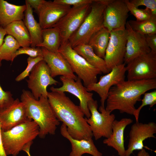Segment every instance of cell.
<instances>
[{"mask_svg": "<svg viewBox=\"0 0 156 156\" xmlns=\"http://www.w3.org/2000/svg\"><path fill=\"white\" fill-rule=\"evenodd\" d=\"M94 0H54L57 3L72 7H78L85 5L91 4Z\"/></svg>", "mask_w": 156, "mask_h": 156, "instance_id": "obj_36", "label": "cell"}, {"mask_svg": "<svg viewBox=\"0 0 156 156\" xmlns=\"http://www.w3.org/2000/svg\"><path fill=\"white\" fill-rule=\"evenodd\" d=\"M156 133V124L154 122L147 123L136 122L131 126L129 133L127 149L125 156H130L135 150L143 149V142L148 138H156L154 134Z\"/></svg>", "mask_w": 156, "mask_h": 156, "instance_id": "obj_15", "label": "cell"}, {"mask_svg": "<svg viewBox=\"0 0 156 156\" xmlns=\"http://www.w3.org/2000/svg\"><path fill=\"white\" fill-rule=\"evenodd\" d=\"M43 60L42 55L38 56L35 58L29 57L27 59V66L25 69L16 78V81H20L29 76L34 66L39 62Z\"/></svg>", "mask_w": 156, "mask_h": 156, "instance_id": "obj_32", "label": "cell"}, {"mask_svg": "<svg viewBox=\"0 0 156 156\" xmlns=\"http://www.w3.org/2000/svg\"><path fill=\"white\" fill-rule=\"evenodd\" d=\"M112 0H94L90 11L77 30L68 42L73 48L83 44H88L91 37L104 27V13L107 5Z\"/></svg>", "mask_w": 156, "mask_h": 156, "instance_id": "obj_5", "label": "cell"}, {"mask_svg": "<svg viewBox=\"0 0 156 156\" xmlns=\"http://www.w3.org/2000/svg\"><path fill=\"white\" fill-rule=\"evenodd\" d=\"M98 102L93 99L88 103V109L91 114L89 118H86L93 136L96 140L103 137L107 138L112 133V125L115 120L114 114L107 111L105 107L100 106L97 110Z\"/></svg>", "mask_w": 156, "mask_h": 156, "instance_id": "obj_7", "label": "cell"}, {"mask_svg": "<svg viewBox=\"0 0 156 156\" xmlns=\"http://www.w3.org/2000/svg\"><path fill=\"white\" fill-rule=\"evenodd\" d=\"M39 133L37 124L31 120L10 129L1 131L2 140L6 155L17 156L21 151L30 149L33 141Z\"/></svg>", "mask_w": 156, "mask_h": 156, "instance_id": "obj_4", "label": "cell"}, {"mask_svg": "<svg viewBox=\"0 0 156 156\" xmlns=\"http://www.w3.org/2000/svg\"><path fill=\"white\" fill-rule=\"evenodd\" d=\"M129 1L137 8L140 6H145L151 11L153 16H156V0H131Z\"/></svg>", "mask_w": 156, "mask_h": 156, "instance_id": "obj_35", "label": "cell"}, {"mask_svg": "<svg viewBox=\"0 0 156 156\" xmlns=\"http://www.w3.org/2000/svg\"><path fill=\"white\" fill-rule=\"evenodd\" d=\"M127 37L126 29H114L110 32L104 59L109 72L115 66L124 63Z\"/></svg>", "mask_w": 156, "mask_h": 156, "instance_id": "obj_11", "label": "cell"}, {"mask_svg": "<svg viewBox=\"0 0 156 156\" xmlns=\"http://www.w3.org/2000/svg\"><path fill=\"white\" fill-rule=\"evenodd\" d=\"M6 34H7L4 29L0 27V47L3 43L4 37Z\"/></svg>", "mask_w": 156, "mask_h": 156, "instance_id": "obj_40", "label": "cell"}, {"mask_svg": "<svg viewBox=\"0 0 156 156\" xmlns=\"http://www.w3.org/2000/svg\"><path fill=\"white\" fill-rule=\"evenodd\" d=\"M43 60L46 63L53 78L61 75L75 81L77 77L74 74L69 63L59 51L55 53L41 47Z\"/></svg>", "mask_w": 156, "mask_h": 156, "instance_id": "obj_18", "label": "cell"}, {"mask_svg": "<svg viewBox=\"0 0 156 156\" xmlns=\"http://www.w3.org/2000/svg\"><path fill=\"white\" fill-rule=\"evenodd\" d=\"M31 120L28 117L24 104L18 98L14 100L9 106L0 110V123L2 131L9 130Z\"/></svg>", "mask_w": 156, "mask_h": 156, "instance_id": "obj_17", "label": "cell"}, {"mask_svg": "<svg viewBox=\"0 0 156 156\" xmlns=\"http://www.w3.org/2000/svg\"><path fill=\"white\" fill-rule=\"evenodd\" d=\"M25 2L26 8L23 21L29 34L31 41V47H38L42 42V29L34 18L33 9L26 0Z\"/></svg>", "mask_w": 156, "mask_h": 156, "instance_id": "obj_23", "label": "cell"}, {"mask_svg": "<svg viewBox=\"0 0 156 156\" xmlns=\"http://www.w3.org/2000/svg\"><path fill=\"white\" fill-rule=\"evenodd\" d=\"M60 133L71 144L72 151L69 156H82L86 153L93 156H102V153L98 151L92 138L78 140L73 138L68 133L67 127L63 123L60 127Z\"/></svg>", "mask_w": 156, "mask_h": 156, "instance_id": "obj_21", "label": "cell"}, {"mask_svg": "<svg viewBox=\"0 0 156 156\" xmlns=\"http://www.w3.org/2000/svg\"><path fill=\"white\" fill-rule=\"evenodd\" d=\"M60 80L62 83V86L58 88L53 86L50 88L51 91L64 92H68L76 96L79 100V105L86 118H89L91 114L88 108V103L93 99V93L88 91L83 85L81 80L77 77L74 79L63 76L60 77Z\"/></svg>", "mask_w": 156, "mask_h": 156, "instance_id": "obj_13", "label": "cell"}, {"mask_svg": "<svg viewBox=\"0 0 156 156\" xmlns=\"http://www.w3.org/2000/svg\"><path fill=\"white\" fill-rule=\"evenodd\" d=\"M44 0H26V1L29 4L31 7L34 9V11L37 14L38 9Z\"/></svg>", "mask_w": 156, "mask_h": 156, "instance_id": "obj_38", "label": "cell"}, {"mask_svg": "<svg viewBox=\"0 0 156 156\" xmlns=\"http://www.w3.org/2000/svg\"><path fill=\"white\" fill-rule=\"evenodd\" d=\"M70 6L61 5L53 1H44L37 14L42 29L52 27L69 10Z\"/></svg>", "mask_w": 156, "mask_h": 156, "instance_id": "obj_16", "label": "cell"}, {"mask_svg": "<svg viewBox=\"0 0 156 156\" xmlns=\"http://www.w3.org/2000/svg\"><path fill=\"white\" fill-rule=\"evenodd\" d=\"M126 66L128 80L156 79V53L151 51L140 55Z\"/></svg>", "mask_w": 156, "mask_h": 156, "instance_id": "obj_9", "label": "cell"}, {"mask_svg": "<svg viewBox=\"0 0 156 156\" xmlns=\"http://www.w3.org/2000/svg\"><path fill=\"white\" fill-rule=\"evenodd\" d=\"M58 51L66 60L86 87L97 82V76L102 73L101 72L78 53L68 41L61 44Z\"/></svg>", "mask_w": 156, "mask_h": 156, "instance_id": "obj_6", "label": "cell"}, {"mask_svg": "<svg viewBox=\"0 0 156 156\" xmlns=\"http://www.w3.org/2000/svg\"><path fill=\"white\" fill-rule=\"evenodd\" d=\"M25 152L26 153L28 156H31L29 152V151H26Z\"/></svg>", "mask_w": 156, "mask_h": 156, "instance_id": "obj_41", "label": "cell"}, {"mask_svg": "<svg viewBox=\"0 0 156 156\" xmlns=\"http://www.w3.org/2000/svg\"><path fill=\"white\" fill-rule=\"evenodd\" d=\"M26 8L25 5H16L0 0V27L4 28L13 22L23 20Z\"/></svg>", "mask_w": 156, "mask_h": 156, "instance_id": "obj_22", "label": "cell"}, {"mask_svg": "<svg viewBox=\"0 0 156 156\" xmlns=\"http://www.w3.org/2000/svg\"><path fill=\"white\" fill-rule=\"evenodd\" d=\"M73 49L88 63L99 70L102 73L106 74L109 72L104 59L98 56L88 44L79 45Z\"/></svg>", "mask_w": 156, "mask_h": 156, "instance_id": "obj_25", "label": "cell"}, {"mask_svg": "<svg viewBox=\"0 0 156 156\" xmlns=\"http://www.w3.org/2000/svg\"><path fill=\"white\" fill-rule=\"evenodd\" d=\"M1 128L0 123V156H8L6 154L3 147L1 135Z\"/></svg>", "mask_w": 156, "mask_h": 156, "instance_id": "obj_39", "label": "cell"}, {"mask_svg": "<svg viewBox=\"0 0 156 156\" xmlns=\"http://www.w3.org/2000/svg\"><path fill=\"white\" fill-rule=\"evenodd\" d=\"M21 101L25 106L28 118L38 125L40 138H44L49 134H55L60 122L55 116L47 97L42 96L36 100L31 92L23 90Z\"/></svg>", "mask_w": 156, "mask_h": 156, "instance_id": "obj_3", "label": "cell"}, {"mask_svg": "<svg viewBox=\"0 0 156 156\" xmlns=\"http://www.w3.org/2000/svg\"><path fill=\"white\" fill-rule=\"evenodd\" d=\"M42 42L38 47L44 48L55 53L58 52L61 44V37L58 29L55 27L42 29Z\"/></svg>", "mask_w": 156, "mask_h": 156, "instance_id": "obj_27", "label": "cell"}, {"mask_svg": "<svg viewBox=\"0 0 156 156\" xmlns=\"http://www.w3.org/2000/svg\"><path fill=\"white\" fill-rule=\"evenodd\" d=\"M127 22L133 30L140 34L145 36L156 34V16L143 21L130 20Z\"/></svg>", "mask_w": 156, "mask_h": 156, "instance_id": "obj_29", "label": "cell"}, {"mask_svg": "<svg viewBox=\"0 0 156 156\" xmlns=\"http://www.w3.org/2000/svg\"><path fill=\"white\" fill-rule=\"evenodd\" d=\"M1 61L0 60V67L1 64ZM14 100L11 92L8 91H4L0 85V110L9 106Z\"/></svg>", "mask_w": 156, "mask_h": 156, "instance_id": "obj_33", "label": "cell"}, {"mask_svg": "<svg viewBox=\"0 0 156 156\" xmlns=\"http://www.w3.org/2000/svg\"><path fill=\"white\" fill-rule=\"evenodd\" d=\"M29 77L27 80L28 87L36 100L42 96L47 97V87L49 85H56L59 83L51 76L50 69L44 60L34 66Z\"/></svg>", "mask_w": 156, "mask_h": 156, "instance_id": "obj_8", "label": "cell"}, {"mask_svg": "<svg viewBox=\"0 0 156 156\" xmlns=\"http://www.w3.org/2000/svg\"><path fill=\"white\" fill-rule=\"evenodd\" d=\"M47 98L56 118L66 126L72 138L78 140L92 138V132L83 112L64 92H48Z\"/></svg>", "mask_w": 156, "mask_h": 156, "instance_id": "obj_1", "label": "cell"}, {"mask_svg": "<svg viewBox=\"0 0 156 156\" xmlns=\"http://www.w3.org/2000/svg\"><path fill=\"white\" fill-rule=\"evenodd\" d=\"M23 54L28 55L33 58L42 55L41 47H27L19 48L16 51L15 57H16L19 55Z\"/></svg>", "mask_w": 156, "mask_h": 156, "instance_id": "obj_34", "label": "cell"}, {"mask_svg": "<svg viewBox=\"0 0 156 156\" xmlns=\"http://www.w3.org/2000/svg\"><path fill=\"white\" fill-rule=\"evenodd\" d=\"M147 44L151 52L156 53V34L145 36Z\"/></svg>", "mask_w": 156, "mask_h": 156, "instance_id": "obj_37", "label": "cell"}, {"mask_svg": "<svg viewBox=\"0 0 156 156\" xmlns=\"http://www.w3.org/2000/svg\"><path fill=\"white\" fill-rule=\"evenodd\" d=\"M129 12L124 0H112L104 10V27L109 32L114 29H125Z\"/></svg>", "mask_w": 156, "mask_h": 156, "instance_id": "obj_14", "label": "cell"}, {"mask_svg": "<svg viewBox=\"0 0 156 156\" xmlns=\"http://www.w3.org/2000/svg\"><path fill=\"white\" fill-rule=\"evenodd\" d=\"M6 34L13 37L20 47H29L31 41L29 34L23 20L14 21L4 28Z\"/></svg>", "mask_w": 156, "mask_h": 156, "instance_id": "obj_24", "label": "cell"}, {"mask_svg": "<svg viewBox=\"0 0 156 156\" xmlns=\"http://www.w3.org/2000/svg\"><path fill=\"white\" fill-rule=\"evenodd\" d=\"M0 47V60L12 62L16 58L15 54L20 46L11 36L7 35Z\"/></svg>", "mask_w": 156, "mask_h": 156, "instance_id": "obj_28", "label": "cell"}, {"mask_svg": "<svg viewBox=\"0 0 156 156\" xmlns=\"http://www.w3.org/2000/svg\"><path fill=\"white\" fill-rule=\"evenodd\" d=\"M131 118H123L119 120H115L112 125V133L108 138L103 141L104 144L116 150L120 156H125L124 131L126 127L133 122Z\"/></svg>", "mask_w": 156, "mask_h": 156, "instance_id": "obj_20", "label": "cell"}, {"mask_svg": "<svg viewBox=\"0 0 156 156\" xmlns=\"http://www.w3.org/2000/svg\"><path fill=\"white\" fill-rule=\"evenodd\" d=\"M127 32L126 50L124 63L126 64L137 56L150 53L145 36L135 32L127 21L125 25Z\"/></svg>", "mask_w": 156, "mask_h": 156, "instance_id": "obj_19", "label": "cell"}, {"mask_svg": "<svg viewBox=\"0 0 156 156\" xmlns=\"http://www.w3.org/2000/svg\"><path fill=\"white\" fill-rule=\"evenodd\" d=\"M126 72L124 63L114 67L106 75L101 76L98 82L92 84L86 88L89 92L94 91L100 97L101 106L105 107V103L110 88L124 81Z\"/></svg>", "mask_w": 156, "mask_h": 156, "instance_id": "obj_12", "label": "cell"}, {"mask_svg": "<svg viewBox=\"0 0 156 156\" xmlns=\"http://www.w3.org/2000/svg\"><path fill=\"white\" fill-rule=\"evenodd\" d=\"M91 4L71 7L68 12L53 26V27H55L59 30L61 44L68 42L70 37L79 28L88 14Z\"/></svg>", "mask_w": 156, "mask_h": 156, "instance_id": "obj_10", "label": "cell"}, {"mask_svg": "<svg viewBox=\"0 0 156 156\" xmlns=\"http://www.w3.org/2000/svg\"><path fill=\"white\" fill-rule=\"evenodd\" d=\"M110 32L104 27L94 33L90 38L88 44L91 46L95 54L104 59L109 43Z\"/></svg>", "mask_w": 156, "mask_h": 156, "instance_id": "obj_26", "label": "cell"}, {"mask_svg": "<svg viewBox=\"0 0 156 156\" xmlns=\"http://www.w3.org/2000/svg\"><path fill=\"white\" fill-rule=\"evenodd\" d=\"M142 101V104L136 109L133 115L134 116L136 122H139V117L140 112L142 108L145 106L149 105L150 107H153L156 104V90L150 92H146L144 94Z\"/></svg>", "mask_w": 156, "mask_h": 156, "instance_id": "obj_31", "label": "cell"}, {"mask_svg": "<svg viewBox=\"0 0 156 156\" xmlns=\"http://www.w3.org/2000/svg\"><path fill=\"white\" fill-rule=\"evenodd\" d=\"M156 88V79L124 81L112 87L106 100L105 109L111 113L118 110L121 113L133 115L135 105L147 91Z\"/></svg>", "mask_w": 156, "mask_h": 156, "instance_id": "obj_2", "label": "cell"}, {"mask_svg": "<svg viewBox=\"0 0 156 156\" xmlns=\"http://www.w3.org/2000/svg\"><path fill=\"white\" fill-rule=\"evenodd\" d=\"M129 12L138 21H143L148 20L153 16L151 11L146 8L145 9H139L131 3L129 0H124Z\"/></svg>", "mask_w": 156, "mask_h": 156, "instance_id": "obj_30", "label": "cell"}]
</instances>
